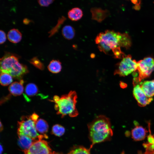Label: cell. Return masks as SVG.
<instances>
[{
    "label": "cell",
    "mask_w": 154,
    "mask_h": 154,
    "mask_svg": "<svg viewBox=\"0 0 154 154\" xmlns=\"http://www.w3.org/2000/svg\"><path fill=\"white\" fill-rule=\"evenodd\" d=\"M28 72L29 70L26 66L18 62L12 65L8 74L15 79H20L24 75Z\"/></svg>",
    "instance_id": "10"
},
{
    "label": "cell",
    "mask_w": 154,
    "mask_h": 154,
    "mask_svg": "<svg viewBox=\"0 0 154 154\" xmlns=\"http://www.w3.org/2000/svg\"><path fill=\"white\" fill-rule=\"evenodd\" d=\"M137 154H144L141 151L139 150L137 151Z\"/></svg>",
    "instance_id": "33"
},
{
    "label": "cell",
    "mask_w": 154,
    "mask_h": 154,
    "mask_svg": "<svg viewBox=\"0 0 154 154\" xmlns=\"http://www.w3.org/2000/svg\"><path fill=\"white\" fill-rule=\"evenodd\" d=\"M18 144L23 151L29 149L33 142V139L27 136L21 135H18Z\"/></svg>",
    "instance_id": "15"
},
{
    "label": "cell",
    "mask_w": 154,
    "mask_h": 154,
    "mask_svg": "<svg viewBox=\"0 0 154 154\" xmlns=\"http://www.w3.org/2000/svg\"><path fill=\"white\" fill-rule=\"evenodd\" d=\"M42 138L33 141L27 150L24 151L25 154H52L51 149L48 142Z\"/></svg>",
    "instance_id": "7"
},
{
    "label": "cell",
    "mask_w": 154,
    "mask_h": 154,
    "mask_svg": "<svg viewBox=\"0 0 154 154\" xmlns=\"http://www.w3.org/2000/svg\"><path fill=\"white\" fill-rule=\"evenodd\" d=\"M48 70L53 73L59 72L62 69L61 63L59 60H53L50 61L48 66Z\"/></svg>",
    "instance_id": "20"
},
{
    "label": "cell",
    "mask_w": 154,
    "mask_h": 154,
    "mask_svg": "<svg viewBox=\"0 0 154 154\" xmlns=\"http://www.w3.org/2000/svg\"><path fill=\"white\" fill-rule=\"evenodd\" d=\"M12 77L9 74L5 73H1L0 78L1 84L3 86L8 85L13 81Z\"/></svg>",
    "instance_id": "23"
},
{
    "label": "cell",
    "mask_w": 154,
    "mask_h": 154,
    "mask_svg": "<svg viewBox=\"0 0 154 154\" xmlns=\"http://www.w3.org/2000/svg\"><path fill=\"white\" fill-rule=\"evenodd\" d=\"M19 62V57L16 54L7 53L0 59L1 73H8L11 66Z\"/></svg>",
    "instance_id": "8"
},
{
    "label": "cell",
    "mask_w": 154,
    "mask_h": 154,
    "mask_svg": "<svg viewBox=\"0 0 154 154\" xmlns=\"http://www.w3.org/2000/svg\"><path fill=\"white\" fill-rule=\"evenodd\" d=\"M148 131L142 126L136 125L131 131L132 138L135 141L142 140L145 138Z\"/></svg>",
    "instance_id": "12"
},
{
    "label": "cell",
    "mask_w": 154,
    "mask_h": 154,
    "mask_svg": "<svg viewBox=\"0 0 154 154\" xmlns=\"http://www.w3.org/2000/svg\"><path fill=\"white\" fill-rule=\"evenodd\" d=\"M90 11L92 14V19L99 23L102 22L110 15L109 10L103 9L100 7L92 8Z\"/></svg>",
    "instance_id": "11"
},
{
    "label": "cell",
    "mask_w": 154,
    "mask_h": 154,
    "mask_svg": "<svg viewBox=\"0 0 154 154\" xmlns=\"http://www.w3.org/2000/svg\"><path fill=\"white\" fill-rule=\"evenodd\" d=\"M77 98L76 92L71 91L67 94L60 97L55 95L53 100L51 101L55 103L54 108L57 111V114L61 115L62 117L66 115L75 117L78 115L76 108Z\"/></svg>",
    "instance_id": "3"
},
{
    "label": "cell",
    "mask_w": 154,
    "mask_h": 154,
    "mask_svg": "<svg viewBox=\"0 0 154 154\" xmlns=\"http://www.w3.org/2000/svg\"><path fill=\"white\" fill-rule=\"evenodd\" d=\"M23 80H21L19 82H15L12 83L9 86V90L10 93L14 96L21 95L23 92Z\"/></svg>",
    "instance_id": "14"
},
{
    "label": "cell",
    "mask_w": 154,
    "mask_h": 154,
    "mask_svg": "<svg viewBox=\"0 0 154 154\" xmlns=\"http://www.w3.org/2000/svg\"><path fill=\"white\" fill-rule=\"evenodd\" d=\"M30 62L35 67L40 70L44 68L43 64L37 57H34L30 60Z\"/></svg>",
    "instance_id": "26"
},
{
    "label": "cell",
    "mask_w": 154,
    "mask_h": 154,
    "mask_svg": "<svg viewBox=\"0 0 154 154\" xmlns=\"http://www.w3.org/2000/svg\"><path fill=\"white\" fill-rule=\"evenodd\" d=\"M66 19V18L64 16H62L61 17L59 18L56 25L49 32L50 34L49 37H51L58 31L61 25Z\"/></svg>",
    "instance_id": "25"
},
{
    "label": "cell",
    "mask_w": 154,
    "mask_h": 154,
    "mask_svg": "<svg viewBox=\"0 0 154 154\" xmlns=\"http://www.w3.org/2000/svg\"><path fill=\"white\" fill-rule=\"evenodd\" d=\"M137 62L132 59L130 54L124 55L121 61L117 64V67L114 71V75L121 76H125L135 72L137 69Z\"/></svg>",
    "instance_id": "6"
},
{
    "label": "cell",
    "mask_w": 154,
    "mask_h": 154,
    "mask_svg": "<svg viewBox=\"0 0 154 154\" xmlns=\"http://www.w3.org/2000/svg\"><path fill=\"white\" fill-rule=\"evenodd\" d=\"M83 15L82 10L78 7H75L71 9L68 13V18L71 20L76 21L80 19Z\"/></svg>",
    "instance_id": "17"
},
{
    "label": "cell",
    "mask_w": 154,
    "mask_h": 154,
    "mask_svg": "<svg viewBox=\"0 0 154 154\" xmlns=\"http://www.w3.org/2000/svg\"><path fill=\"white\" fill-rule=\"evenodd\" d=\"M38 118V116L35 113L30 116H23L21 120L18 122V135H25L33 140L41 137L42 135L38 133L35 127V123Z\"/></svg>",
    "instance_id": "4"
},
{
    "label": "cell",
    "mask_w": 154,
    "mask_h": 154,
    "mask_svg": "<svg viewBox=\"0 0 154 154\" xmlns=\"http://www.w3.org/2000/svg\"><path fill=\"white\" fill-rule=\"evenodd\" d=\"M140 86L145 95L152 98L154 96V80L141 82Z\"/></svg>",
    "instance_id": "13"
},
{
    "label": "cell",
    "mask_w": 154,
    "mask_h": 154,
    "mask_svg": "<svg viewBox=\"0 0 154 154\" xmlns=\"http://www.w3.org/2000/svg\"><path fill=\"white\" fill-rule=\"evenodd\" d=\"M150 122H148V127H149V133L147 136V142L150 143L154 144V135H152L150 129Z\"/></svg>",
    "instance_id": "28"
},
{
    "label": "cell",
    "mask_w": 154,
    "mask_h": 154,
    "mask_svg": "<svg viewBox=\"0 0 154 154\" xmlns=\"http://www.w3.org/2000/svg\"><path fill=\"white\" fill-rule=\"evenodd\" d=\"M54 0H38L39 4L43 7H47L52 3Z\"/></svg>",
    "instance_id": "29"
},
{
    "label": "cell",
    "mask_w": 154,
    "mask_h": 154,
    "mask_svg": "<svg viewBox=\"0 0 154 154\" xmlns=\"http://www.w3.org/2000/svg\"><path fill=\"white\" fill-rule=\"evenodd\" d=\"M95 42L100 51L107 54L111 50L114 57L119 59L125 55L120 48L129 49L131 45V38L127 33L108 30L98 34Z\"/></svg>",
    "instance_id": "1"
},
{
    "label": "cell",
    "mask_w": 154,
    "mask_h": 154,
    "mask_svg": "<svg viewBox=\"0 0 154 154\" xmlns=\"http://www.w3.org/2000/svg\"><path fill=\"white\" fill-rule=\"evenodd\" d=\"M7 38L10 42L15 43H17L21 40L22 34L18 29H13L8 32Z\"/></svg>",
    "instance_id": "18"
},
{
    "label": "cell",
    "mask_w": 154,
    "mask_h": 154,
    "mask_svg": "<svg viewBox=\"0 0 154 154\" xmlns=\"http://www.w3.org/2000/svg\"><path fill=\"white\" fill-rule=\"evenodd\" d=\"M143 145L145 149L144 154H154V144L147 142L144 143Z\"/></svg>",
    "instance_id": "27"
},
{
    "label": "cell",
    "mask_w": 154,
    "mask_h": 154,
    "mask_svg": "<svg viewBox=\"0 0 154 154\" xmlns=\"http://www.w3.org/2000/svg\"><path fill=\"white\" fill-rule=\"evenodd\" d=\"M30 22V20L27 19H25L23 20V23L25 24H28Z\"/></svg>",
    "instance_id": "31"
},
{
    "label": "cell",
    "mask_w": 154,
    "mask_h": 154,
    "mask_svg": "<svg viewBox=\"0 0 154 154\" xmlns=\"http://www.w3.org/2000/svg\"><path fill=\"white\" fill-rule=\"evenodd\" d=\"M0 43L1 44L5 42L6 40V37L5 33L2 30H0Z\"/></svg>",
    "instance_id": "30"
},
{
    "label": "cell",
    "mask_w": 154,
    "mask_h": 154,
    "mask_svg": "<svg viewBox=\"0 0 154 154\" xmlns=\"http://www.w3.org/2000/svg\"><path fill=\"white\" fill-rule=\"evenodd\" d=\"M90 149L96 144L109 141L113 135L109 119L105 116H97L88 124Z\"/></svg>",
    "instance_id": "2"
},
{
    "label": "cell",
    "mask_w": 154,
    "mask_h": 154,
    "mask_svg": "<svg viewBox=\"0 0 154 154\" xmlns=\"http://www.w3.org/2000/svg\"><path fill=\"white\" fill-rule=\"evenodd\" d=\"M90 149L82 146H77L72 149L67 154H90Z\"/></svg>",
    "instance_id": "21"
},
{
    "label": "cell",
    "mask_w": 154,
    "mask_h": 154,
    "mask_svg": "<svg viewBox=\"0 0 154 154\" xmlns=\"http://www.w3.org/2000/svg\"><path fill=\"white\" fill-rule=\"evenodd\" d=\"M75 31L71 26L68 25L64 26L62 30V34L66 39L70 40L72 39L75 35Z\"/></svg>",
    "instance_id": "19"
},
{
    "label": "cell",
    "mask_w": 154,
    "mask_h": 154,
    "mask_svg": "<svg viewBox=\"0 0 154 154\" xmlns=\"http://www.w3.org/2000/svg\"><path fill=\"white\" fill-rule=\"evenodd\" d=\"M3 129V126L1 122H0V131H1Z\"/></svg>",
    "instance_id": "32"
},
{
    "label": "cell",
    "mask_w": 154,
    "mask_h": 154,
    "mask_svg": "<svg viewBox=\"0 0 154 154\" xmlns=\"http://www.w3.org/2000/svg\"><path fill=\"white\" fill-rule=\"evenodd\" d=\"M26 94L30 97L36 95L38 92V88L37 86L32 83L27 84L25 88Z\"/></svg>",
    "instance_id": "22"
},
{
    "label": "cell",
    "mask_w": 154,
    "mask_h": 154,
    "mask_svg": "<svg viewBox=\"0 0 154 154\" xmlns=\"http://www.w3.org/2000/svg\"><path fill=\"white\" fill-rule=\"evenodd\" d=\"M65 132V128L60 124L54 125L52 128V133L56 136H61L64 134Z\"/></svg>",
    "instance_id": "24"
},
{
    "label": "cell",
    "mask_w": 154,
    "mask_h": 154,
    "mask_svg": "<svg viewBox=\"0 0 154 154\" xmlns=\"http://www.w3.org/2000/svg\"><path fill=\"white\" fill-rule=\"evenodd\" d=\"M133 94L139 106L144 107L149 104L153 98L147 97L145 94L139 84L134 86Z\"/></svg>",
    "instance_id": "9"
},
{
    "label": "cell",
    "mask_w": 154,
    "mask_h": 154,
    "mask_svg": "<svg viewBox=\"0 0 154 154\" xmlns=\"http://www.w3.org/2000/svg\"><path fill=\"white\" fill-rule=\"evenodd\" d=\"M35 127L37 131L44 136L45 138L47 137L46 133L48 129V125L47 122L42 119H38L35 123Z\"/></svg>",
    "instance_id": "16"
},
{
    "label": "cell",
    "mask_w": 154,
    "mask_h": 154,
    "mask_svg": "<svg viewBox=\"0 0 154 154\" xmlns=\"http://www.w3.org/2000/svg\"><path fill=\"white\" fill-rule=\"evenodd\" d=\"M154 71V58L151 57L145 58L137 62L136 71L139 73L138 77H135L133 80V84H139L143 79L150 76Z\"/></svg>",
    "instance_id": "5"
},
{
    "label": "cell",
    "mask_w": 154,
    "mask_h": 154,
    "mask_svg": "<svg viewBox=\"0 0 154 154\" xmlns=\"http://www.w3.org/2000/svg\"><path fill=\"white\" fill-rule=\"evenodd\" d=\"M52 154H60L58 153H57L55 152H52Z\"/></svg>",
    "instance_id": "34"
}]
</instances>
